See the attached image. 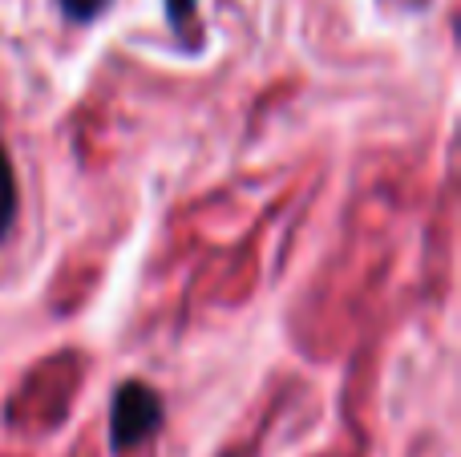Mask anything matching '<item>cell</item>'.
Segmentation results:
<instances>
[{
	"label": "cell",
	"mask_w": 461,
	"mask_h": 457,
	"mask_svg": "<svg viewBox=\"0 0 461 457\" xmlns=\"http://www.w3.org/2000/svg\"><path fill=\"white\" fill-rule=\"evenodd\" d=\"M167 426V401L158 389L146 381H122L110 397V453L126 457L130 450H142Z\"/></svg>",
	"instance_id": "cell-1"
},
{
	"label": "cell",
	"mask_w": 461,
	"mask_h": 457,
	"mask_svg": "<svg viewBox=\"0 0 461 457\" xmlns=\"http://www.w3.org/2000/svg\"><path fill=\"white\" fill-rule=\"evenodd\" d=\"M16 215H21V186H16L13 158H8L5 142H0V247H5L8 235H13Z\"/></svg>",
	"instance_id": "cell-2"
},
{
	"label": "cell",
	"mask_w": 461,
	"mask_h": 457,
	"mask_svg": "<svg viewBox=\"0 0 461 457\" xmlns=\"http://www.w3.org/2000/svg\"><path fill=\"white\" fill-rule=\"evenodd\" d=\"M57 4H61V16H65V21H69V24H81V29H86V24L102 21V16L110 13L113 0H57Z\"/></svg>",
	"instance_id": "cell-3"
},
{
	"label": "cell",
	"mask_w": 461,
	"mask_h": 457,
	"mask_svg": "<svg viewBox=\"0 0 461 457\" xmlns=\"http://www.w3.org/2000/svg\"><path fill=\"white\" fill-rule=\"evenodd\" d=\"M162 8H167V21L175 32H186L194 21V13H199V0H162Z\"/></svg>",
	"instance_id": "cell-4"
},
{
	"label": "cell",
	"mask_w": 461,
	"mask_h": 457,
	"mask_svg": "<svg viewBox=\"0 0 461 457\" xmlns=\"http://www.w3.org/2000/svg\"><path fill=\"white\" fill-rule=\"evenodd\" d=\"M227 457H247V453H227Z\"/></svg>",
	"instance_id": "cell-5"
}]
</instances>
